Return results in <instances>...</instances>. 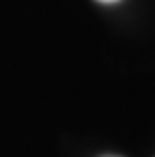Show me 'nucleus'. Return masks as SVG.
<instances>
[{
  "label": "nucleus",
  "mask_w": 155,
  "mask_h": 157,
  "mask_svg": "<svg viewBox=\"0 0 155 157\" xmlns=\"http://www.w3.org/2000/svg\"><path fill=\"white\" fill-rule=\"evenodd\" d=\"M97 2H103V4H113V2H119V0H97Z\"/></svg>",
  "instance_id": "nucleus-1"
}]
</instances>
